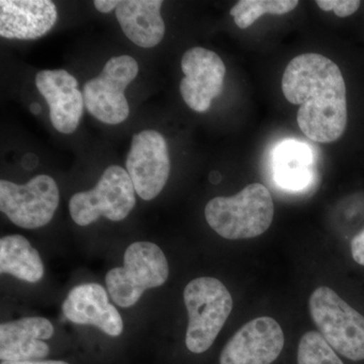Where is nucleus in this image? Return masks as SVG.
Wrapping results in <instances>:
<instances>
[{"mask_svg":"<svg viewBox=\"0 0 364 364\" xmlns=\"http://www.w3.org/2000/svg\"><path fill=\"white\" fill-rule=\"evenodd\" d=\"M282 90L287 102L299 105L296 122L306 138L332 143L347 126L346 85L337 64L317 53H306L289 62Z\"/></svg>","mask_w":364,"mask_h":364,"instance_id":"1","label":"nucleus"},{"mask_svg":"<svg viewBox=\"0 0 364 364\" xmlns=\"http://www.w3.org/2000/svg\"><path fill=\"white\" fill-rule=\"evenodd\" d=\"M274 215L272 196L267 186L249 184L233 196H218L207 203L208 226L228 240L260 236L269 229Z\"/></svg>","mask_w":364,"mask_h":364,"instance_id":"2","label":"nucleus"},{"mask_svg":"<svg viewBox=\"0 0 364 364\" xmlns=\"http://www.w3.org/2000/svg\"><path fill=\"white\" fill-rule=\"evenodd\" d=\"M188 313L186 344L193 353L210 348L233 310V299L219 279L200 277L191 280L183 291Z\"/></svg>","mask_w":364,"mask_h":364,"instance_id":"3","label":"nucleus"},{"mask_svg":"<svg viewBox=\"0 0 364 364\" xmlns=\"http://www.w3.org/2000/svg\"><path fill=\"white\" fill-rule=\"evenodd\" d=\"M168 274V262L161 248L151 242H135L124 252V267L109 270L105 284L116 305L130 308L144 291L164 284Z\"/></svg>","mask_w":364,"mask_h":364,"instance_id":"4","label":"nucleus"},{"mask_svg":"<svg viewBox=\"0 0 364 364\" xmlns=\"http://www.w3.org/2000/svg\"><path fill=\"white\" fill-rule=\"evenodd\" d=\"M311 316L318 333L335 351L353 361L364 360V317L330 287L311 296Z\"/></svg>","mask_w":364,"mask_h":364,"instance_id":"5","label":"nucleus"},{"mask_svg":"<svg viewBox=\"0 0 364 364\" xmlns=\"http://www.w3.org/2000/svg\"><path fill=\"white\" fill-rule=\"evenodd\" d=\"M136 191L123 167H107L97 186L72 196L69 210L78 226H88L100 217L119 222L126 219L136 205Z\"/></svg>","mask_w":364,"mask_h":364,"instance_id":"6","label":"nucleus"},{"mask_svg":"<svg viewBox=\"0 0 364 364\" xmlns=\"http://www.w3.org/2000/svg\"><path fill=\"white\" fill-rule=\"evenodd\" d=\"M138 72L139 65L133 57H112L105 63L102 73L83 86L86 109L102 123H123L130 114L124 90L135 80Z\"/></svg>","mask_w":364,"mask_h":364,"instance_id":"7","label":"nucleus"},{"mask_svg":"<svg viewBox=\"0 0 364 364\" xmlns=\"http://www.w3.org/2000/svg\"><path fill=\"white\" fill-rule=\"evenodd\" d=\"M59 200L56 181L46 174L23 186L0 181V210L14 225L25 229H38L51 222Z\"/></svg>","mask_w":364,"mask_h":364,"instance_id":"8","label":"nucleus"},{"mask_svg":"<svg viewBox=\"0 0 364 364\" xmlns=\"http://www.w3.org/2000/svg\"><path fill=\"white\" fill-rule=\"evenodd\" d=\"M126 168L136 195L144 200H154L164 188L171 168L164 136L153 130L136 134L132 139Z\"/></svg>","mask_w":364,"mask_h":364,"instance_id":"9","label":"nucleus"},{"mask_svg":"<svg viewBox=\"0 0 364 364\" xmlns=\"http://www.w3.org/2000/svg\"><path fill=\"white\" fill-rule=\"evenodd\" d=\"M181 69L186 77L181 82V93L186 104L198 112H205L213 100L224 90L226 66L217 53L193 47L184 53Z\"/></svg>","mask_w":364,"mask_h":364,"instance_id":"10","label":"nucleus"},{"mask_svg":"<svg viewBox=\"0 0 364 364\" xmlns=\"http://www.w3.org/2000/svg\"><path fill=\"white\" fill-rule=\"evenodd\" d=\"M284 346V331L274 318H254L229 340L223 349L220 363L272 364Z\"/></svg>","mask_w":364,"mask_h":364,"instance_id":"11","label":"nucleus"},{"mask_svg":"<svg viewBox=\"0 0 364 364\" xmlns=\"http://www.w3.org/2000/svg\"><path fill=\"white\" fill-rule=\"evenodd\" d=\"M36 85L49 105L53 127L62 134L75 132L85 107L77 79L62 69L43 70L36 75Z\"/></svg>","mask_w":364,"mask_h":364,"instance_id":"12","label":"nucleus"},{"mask_svg":"<svg viewBox=\"0 0 364 364\" xmlns=\"http://www.w3.org/2000/svg\"><path fill=\"white\" fill-rule=\"evenodd\" d=\"M62 310L75 324L95 326L112 337L123 332V318L116 306L109 303L107 291L100 284L90 282L74 287L64 301Z\"/></svg>","mask_w":364,"mask_h":364,"instance_id":"13","label":"nucleus"},{"mask_svg":"<svg viewBox=\"0 0 364 364\" xmlns=\"http://www.w3.org/2000/svg\"><path fill=\"white\" fill-rule=\"evenodd\" d=\"M58 11L50 0H1L0 36L6 39L37 40L56 25Z\"/></svg>","mask_w":364,"mask_h":364,"instance_id":"14","label":"nucleus"},{"mask_svg":"<svg viewBox=\"0 0 364 364\" xmlns=\"http://www.w3.org/2000/svg\"><path fill=\"white\" fill-rule=\"evenodd\" d=\"M54 335L49 320L23 318L0 326V358L2 361H35L49 354L45 340Z\"/></svg>","mask_w":364,"mask_h":364,"instance_id":"15","label":"nucleus"},{"mask_svg":"<svg viewBox=\"0 0 364 364\" xmlns=\"http://www.w3.org/2000/svg\"><path fill=\"white\" fill-rule=\"evenodd\" d=\"M161 0H124L116 9V16L126 37L142 48L161 43L165 23L160 9Z\"/></svg>","mask_w":364,"mask_h":364,"instance_id":"16","label":"nucleus"},{"mask_svg":"<svg viewBox=\"0 0 364 364\" xmlns=\"http://www.w3.org/2000/svg\"><path fill=\"white\" fill-rule=\"evenodd\" d=\"M313 166V151L305 143L284 141L273 151V179L286 191L308 188L314 178Z\"/></svg>","mask_w":364,"mask_h":364,"instance_id":"17","label":"nucleus"},{"mask_svg":"<svg viewBox=\"0 0 364 364\" xmlns=\"http://www.w3.org/2000/svg\"><path fill=\"white\" fill-rule=\"evenodd\" d=\"M0 272L23 282H40L44 264L39 252L21 235H9L0 240Z\"/></svg>","mask_w":364,"mask_h":364,"instance_id":"18","label":"nucleus"},{"mask_svg":"<svg viewBox=\"0 0 364 364\" xmlns=\"http://www.w3.org/2000/svg\"><path fill=\"white\" fill-rule=\"evenodd\" d=\"M298 0H240L232 7L230 14L242 30L252 26L264 14L282 16L291 13L298 6Z\"/></svg>","mask_w":364,"mask_h":364,"instance_id":"19","label":"nucleus"},{"mask_svg":"<svg viewBox=\"0 0 364 364\" xmlns=\"http://www.w3.org/2000/svg\"><path fill=\"white\" fill-rule=\"evenodd\" d=\"M298 364H344L318 332H306L298 349Z\"/></svg>","mask_w":364,"mask_h":364,"instance_id":"20","label":"nucleus"},{"mask_svg":"<svg viewBox=\"0 0 364 364\" xmlns=\"http://www.w3.org/2000/svg\"><path fill=\"white\" fill-rule=\"evenodd\" d=\"M316 4L324 11H334L339 18H347L358 11L359 0H317Z\"/></svg>","mask_w":364,"mask_h":364,"instance_id":"21","label":"nucleus"},{"mask_svg":"<svg viewBox=\"0 0 364 364\" xmlns=\"http://www.w3.org/2000/svg\"><path fill=\"white\" fill-rule=\"evenodd\" d=\"M351 254L354 261L364 267V230L352 239Z\"/></svg>","mask_w":364,"mask_h":364,"instance_id":"22","label":"nucleus"},{"mask_svg":"<svg viewBox=\"0 0 364 364\" xmlns=\"http://www.w3.org/2000/svg\"><path fill=\"white\" fill-rule=\"evenodd\" d=\"M119 2L121 1H117V0H95L93 4L100 13L109 14L114 9H117Z\"/></svg>","mask_w":364,"mask_h":364,"instance_id":"23","label":"nucleus"},{"mask_svg":"<svg viewBox=\"0 0 364 364\" xmlns=\"http://www.w3.org/2000/svg\"><path fill=\"white\" fill-rule=\"evenodd\" d=\"M1 364H68L65 361L47 360V361H1Z\"/></svg>","mask_w":364,"mask_h":364,"instance_id":"24","label":"nucleus"},{"mask_svg":"<svg viewBox=\"0 0 364 364\" xmlns=\"http://www.w3.org/2000/svg\"><path fill=\"white\" fill-rule=\"evenodd\" d=\"M31 112H33V114H39L41 111H42V107L39 104H32L30 107Z\"/></svg>","mask_w":364,"mask_h":364,"instance_id":"25","label":"nucleus"}]
</instances>
